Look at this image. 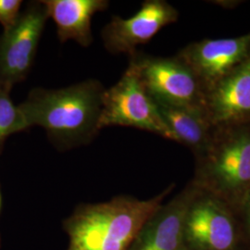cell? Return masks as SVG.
<instances>
[{
  "label": "cell",
  "mask_w": 250,
  "mask_h": 250,
  "mask_svg": "<svg viewBox=\"0 0 250 250\" xmlns=\"http://www.w3.org/2000/svg\"><path fill=\"white\" fill-rule=\"evenodd\" d=\"M104 87L99 81H83L61 89L35 88L19 105L28 127L44 128L63 148L89 143L100 131Z\"/></svg>",
  "instance_id": "6da1fadb"
},
{
  "label": "cell",
  "mask_w": 250,
  "mask_h": 250,
  "mask_svg": "<svg viewBox=\"0 0 250 250\" xmlns=\"http://www.w3.org/2000/svg\"><path fill=\"white\" fill-rule=\"evenodd\" d=\"M170 191L148 200L120 197L82 208L69 223L68 250H130Z\"/></svg>",
  "instance_id": "7a4b0ae2"
},
{
  "label": "cell",
  "mask_w": 250,
  "mask_h": 250,
  "mask_svg": "<svg viewBox=\"0 0 250 250\" xmlns=\"http://www.w3.org/2000/svg\"><path fill=\"white\" fill-rule=\"evenodd\" d=\"M197 158V186L223 202L241 203L250 188V123L213 127L208 147Z\"/></svg>",
  "instance_id": "3957f363"
},
{
  "label": "cell",
  "mask_w": 250,
  "mask_h": 250,
  "mask_svg": "<svg viewBox=\"0 0 250 250\" xmlns=\"http://www.w3.org/2000/svg\"><path fill=\"white\" fill-rule=\"evenodd\" d=\"M99 125L100 130L109 126L133 127L176 142L131 62L116 84L104 91Z\"/></svg>",
  "instance_id": "277c9868"
},
{
  "label": "cell",
  "mask_w": 250,
  "mask_h": 250,
  "mask_svg": "<svg viewBox=\"0 0 250 250\" xmlns=\"http://www.w3.org/2000/svg\"><path fill=\"white\" fill-rule=\"evenodd\" d=\"M145 89L155 102L204 111L205 92L196 75L176 56H130Z\"/></svg>",
  "instance_id": "5b68a950"
},
{
  "label": "cell",
  "mask_w": 250,
  "mask_h": 250,
  "mask_svg": "<svg viewBox=\"0 0 250 250\" xmlns=\"http://www.w3.org/2000/svg\"><path fill=\"white\" fill-rule=\"evenodd\" d=\"M48 19L42 1L28 4L12 26L0 36V85L12 88L31 72Z\"/></svg>",
  "instance_id": "8992f818"
},
{
  "label": "cell",
  "mask_w": 250,
  "mask_h": 250,
  "mask_svg": "<svg viewBox=\"0 0 250 250\" xmlns=\"http://www.w3.org/2000/svg\"><path fill=\"white\" fill-rule=\"evenodd\" d=\"M250 55V32L232 38H207L193 42L181 49L176 57L196 75L206 93Z\"/></svg>",
  "instance_id": "52a82bcc"
},
{
  "label": "cell",
  "mask_w": 250,
  "mask_h": 250,
  "mask_svg": "<svg viewBox=\"0 0 250 250\" xmlns=\"http://www.w3.org/2000/svg\"><path fill=\"white\" fill-rule=\"evenodd\" d=\"M177 9L165 0H146L134 16H114L102 30L103 43L112 54L135 53L138 45L148 43L162 28L178 20Z\"/></svg>",
  "instance_id": "ba28073f"
},
{
  "label": "cell",
  "mask_w": 250,
  "mask_h": 250,
  "mask_svg": "<svg viewBox=\"0 0 250 250\" xmlns=\"http://www.w3.org/2000/svg\"><path fill=\"white\" fill-rule=\"evenodd\" d=\"M220 199L199 193L188 209L185 235L200 250H229L234 242L232 217Z\"/></svg>",
  "instance_id": "9c48e42d"
},
{
  "label": "cell",
  "mask_w": 250,
  "mask_h": 250,
  "mask_svg": "<svg viewBox=\"0 0 250 250\" xmlns=\"http://www.w3.org/2000/svg\"><path fill=\"white\" fill-rule=\"evenodd\" d=\"M204 113L212 127L250 123V55L206 92Z\"/></svg>",
  "instance_id": "30bf717a"
},
{
  "label": "cell",
  "mask_w": 250,
  "mask_h": 250,
  "mask_svg": "<svg viewBox=\"0 0 250 250\" xmlns=\"http://www.w3.org/2000/svg\"><path fill=\"white\" fill-rule=\"evenodd\" d=\"M198 192V188L185 190L168 205L161 206L129 250H185L186 218Z\"/></svg>",
  "instance_id": "8fae6325"
},
{
  "label": "cell",
  "mask_w": 250,
  "mask_h": 250,
  "mask_svg": "<svg viewBox=\"0 0 250 250\" xmlns=\"http://www.w3.org/2000/svg\"><path fill=\"white\" fill-rule=\"evenodd\" d=\"M48 18L57 26L60 41L73 40L82 46L93 42L91 21L95 14L108 7L107 0H42Z\"/></svg>",
  "instance_id": "7c38bea8"
},
{
  "label": "cell",
  "mask_w": 250,
  "mask_h": 250,
  "mask_svg": "<svg viewBox=\"0 0 250 250\" xmlns=\"http://www.w3.org/2000/svg\"><path fill=\"white\" fill-rule=\"evenodd\" d=\"M164 123L177 143L188 146L198 157L208 147L213 127L203 110L155 102Z\"/></svg>",
  "instance_id": "4fadbf2b"
},
{
  "label": "cell",
  "mask_w": 250,
  "mask_h": 250,
  "mask_svg": "<svg viewBox=\"0 0 250 250\" xmlns=\"http://www.w3.org/2000/svg\"><path fill=\"white\" fill-rule=\"evenodd\" d=\"M10 91L0 85V153L9 135L29 129L21 110L10 98Z\"/></svg>",
  "instance_id": "5bb4252c"
},
{
  "label": "cell",
  "mask_w": 250,
  "mask_h": 250,
  "mask_svg": "<svg viewBox=\"0 0 250 250\" xmlns=\"http://www.w3.org/2000/svg\"><path fill=\"white\" fill-rule=\"evenodd\" d=\"M22 1L0 0V23L4 30L12 26L21 14Z\"/></svg>",
  "instance_id": "9a60e30c"
},
{
  "label": "cell",
  "mask_w": 250,
  "mask_h": 250,
  "mask_svg": "<svg viewBox=\"0 0 250 250\" xmlns=\"http://www.w3.org/2000/svg\"><path fill=\"white\" fill-rule=\"evenodd\" d=\"M243 1H237V0H228V1H211L214 5H219L220 7H223L225 9H234L238 5H240Z\"/></svg>",
  "instance_id": "2e32d148"
},
{
  "label": "cell",
  "mask_w": 250,
  "mask_h": 250,
  "mask_svg": "<svg viewBox=\"0 0 250 250\" xmlns=\"http://www.w3.org/2000/svg\"><path fill=\"white\" fill-rule=\"evenodd\" d=\"M241 205L244 208V210L246 212L247 215V218H248V221H249V224L250 226V188L248 190V192L246 193L245 197L242 200Z\"/></svg>",
  "instance_id": "e0dca14e"
},
{
  "label": "cell",
  "mask_w": 250,
  "mask_h": 250,
  "mask_svg": "<svg viewBox=\"0 0 250 250\" xmlns=\"http://www.w3.org/2000/svg\"><path fill=\"white\" fill-rule=\"evenodd\" d=\"M0 208H1V193H0Z\"/></svg>",
  "instance_id": "ac0fdd59"
}]
</instances>
